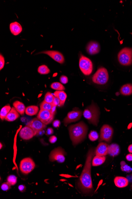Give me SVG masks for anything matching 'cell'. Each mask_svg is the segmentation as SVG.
<instances>
[{
    "label": "cell",
    "instance_id": "obj_1",
    "mask_svg": "<svg viewBox=\"0 0 132 199\" xmlns=\"http://www.w3.org/2000/svg\"><path fill=\"white\" fill-rule=\"evenodd\" d=\"M95 154V149L94 148H91L89 151L84 167L78 182L77 186L79 189L87 195H92L94 191L91 176V165Z\"/></svg>",
    "mask_w": 132,
    "mask_h": 199
},
{
    "label": "cell",
    "instance_id": "obj_2",
    "mask_svg": "<svg viewBox=\"0 0 132 199\" xmlns=\"http://www.w3.org/2000/svg\"><path fill=\"white\" fill-rule=\"evenodd\" d=\"M70 138L74 145L80 143L86 138L88 127L84 122H80L69 127Z\"/></svg>",
    "mask_w": 132,
    "mask_h": 199
},
{
    "label": "cell",
    "instance_id": "obj_3",
    "mask_svg": "<svg viewBox=\"0 0 132 199\" xmlns=\"http://www.w3.org/2000/svg\"><path fill=\"white\" fill-rule=\"evenodd\" d=\"M83 116L89 123L97 126L99 122L100 111L97 106L94 103L87 107L84 110Z\"/></svg>",
    "mask_w": 132,
    "mask_h": 199
},
{
    "label": "cell",
    "instance_id": "obj_4",
    "mask_svg": "<svg viewBox=\"0 0 132 199\" xmlns=\"http://www.w3.org/2000/svg\"><path fill=\"white\" fill-rule=\"evenodd\" d=\"M118 57L120 64L125 66L131 65L132 64V48H126L121 49Z\"/></svg>",
    "mask_w": 132,
    "mask_h": 199
},
{
    "label": "cell",
    "instance_id": "obj_5",
    "mask_svg": "<svg viewBox=\"0 0 132 199\" xmlns=\"http://www.w3.org/2000/svg\"><path fill=\"white\" fill-rule=\"evenodd\" d=\"M109 75L107 69L104 67L99 68L92 77V80L94 83L104 85L108 82Z\"/></svg>",
    "mask_w": 132,
    "mask_h": 199
},
{
    "label": "cell",
    "instance_id": "obj_6",
    "mask_svg": "<svg viewBox=\"0 0 132 199\" xmlns=\"http://www.w3.org/2000/svg\"><path fill=\"white\" fill-rule=\"evenodd\" d=\"M79 67L82 72L86 76L90 75L93 72V64L92 61L84 55L80 56Z\"/></svg>",
    "mask_w": 132,
    "mask_h": 199
},
{
    "label": "cell",
    "instance_id": "obj_7",
    "mask_svg": "<svg viewBox=\"0 0 132 199\" xmlns=\"http://www.w3.org/2000/svg\"><path fill=\"white\" fill-rule=\"evenodd\" d=\"M113 133L114 130L112 127L108 125H104L100 129L99 142L105 141V142L110 143L111 141Z\"/></svg>",
    "mask_w": 132,
    "mask_h": 199
},
{
    "label": "cell",
    "instance_id": "obj_8",
    "mask_svg": "<svg viewBox=\"0 0 132 199\" xmlns=\"http://www.w3.org/2000/svg\"><path fill=\"white\" fill-rule=\"evenodd\" d=\"M66 153L61 147L56 148L50 153V161L51 162L57 161L59 163H63L65 161V155Z\"/></svg>",
    "mask_w": 132,
    "mask_h": 199
},
{
    "label": "cell",
    "instance_id": "obj_9",
    "mask_svg": "<svg viewBox=\"0 0 132 199\" xmlns=\"http://www.w3.org/2000/svg\"><path fill=\"white\" fill-rule=\"evenodd\" d=\"M35 165L32 159L25 158L21 161L20 169L23 173L27 175L34 169Z\"/></svg>",
    "mask_w": 132,
    "mask_h": 199
},
{
    "label": "cell",
    "instance_id": "obj_10",
    "mask_svg": "<svg viewBox=\"0 0 132 199\" xmlns=\"http://www.w3.org/2000/svg\"><path fill=\"white\" fill-rule=\"evenodd\" d=\"M82 115V111L77 108H75L72 111L69 112L66 117L64 119V124H68L78 121L81 118Z\"/></svg>",
    "mask_w": 132,
    "mask_h": 199
},
{
    "label": "cell",
    "instance_id": "obj_11",
    "mask_svg": "<svg viewBox=\"0 0 132 199\" xmlns=\"http://www.w3.org/2000/svg\"><path fill=\"white\" fill-rule=\"evenodd\" d=\"M54 117V115L51 113V111L41 109L40 110L37 115V118L45 125L51 123L53 121Z\"/></svg>",
    "mask_w": 132,
    "mask_h": 199
},
{
    "label": "cell",
    "instance_id": "obj_12",
    "mask_svg": "<svg viewBox=\"0 0 132 199\" xmlns=\"http://www.w3.org/2000/svg\"><path fill=\"white\" fill-rule=\"evenodd\" d=\"M27 126L32 128L35 133L36 135L38 134L46 128V125L44 124L38 118H35L27 124Z\"/></svg>",
    "mask_w": 132,
    "mask_h": 199
},
{
    "label": "cell",
    "instance_id": "obj_13",
    "mask_svg": "<svg viewBox=\"0 0 132 199\" xmlns=\"http://www.w3.org/2000/svg\"><path fill=\"white\" fill-rule=\"evenodd\" d=\"M39 53L46 54L56 61L60 64H63L65 62V58L63 54L59 51L56 50H46L41 52Z\"/></svg>",
    "mask_w": 132,
    "mask_h": 199
},
{
    "label": "cell",
    "instance_id": "obj_14",
    "mask_svg": "<svg viewBox=\"0 0 132 199\" xmlns=\"http://www.w3.org/2000/svg\"><path fill=\"white\" fill-rule=\"evenodd\" d=\"M19 135L21 138L25 140L31 139L36 135L33 129L27 125L21 129Z\"/></svg>",
    "mask_w": 132,
    "mask_h": 199
},
{
    "label": "cell",
    "instance_id": "obj_15",
    "mask_svg": "<svg viewBox=\"0 0 132 199\" xmlns=\"http://www.w3.org/2000/svg\"><path fill=\"white\" fill-rule=\"evenodd\" d=\"M109 145L107 143L100 142L95 149V155L97 156L102 157L107 155L108 154Z\"/></svg>",
    "mask_w": 132,
    "mask_h": 199
},
{
    "label": "cell",
    "instance_id": "obj_16",
    "mask_svg": "<svg viewBox=\"0 0 132 199\" xmlns=\"http://www.w3.org/2000/svg\"><path fill=\"white\" fill-rule=\"evenodd\" d=\"M86 50L89 55H95L100 51V46L97 42H91L87 45Z\"/></svg>",
    "mask_w": 132,
    "mask_h": 199
},
{
    "label": "cell",
    "instance_id": "obj_17",
    "mask_svg": "<svg viewBox=\"0 0 132 199\" xmlns=\"http://www.w3.org/2000/svg\"><path fill=\"white\" fill-rule=\"evenodd\" d=\"M114 183L117 187L120 188H125L128 185V180L122 176H116L114 180Z\"/></svg>",
    "mask_w": 132,
    "mask_h": 199
},
{
    "label": "cell",
    "instance_id": "obj_18",
    "mask_svg": "<svg viewBox=\"0 0 132 199\" xmlns=\"http://www.w3.org/2000/svg\"><path fill=\"white\" fill-rule=\"evenodd\" d=\"M10 28L11 33L15 36L19 34L22 31V26L19 23L16 22L10 23Z\"/></svg>",
    "mask_w": 132,
    "mask_h": 199
},
{
    "label": "cell",
    "instance_id": "obj_19",
    "mask_svg": "<svg viewBox=\"0 0 132 199\" xmlns=\"http://www.w3.org/2000/svg\"><path fill=\"white\" fill-rule=\"evenodd\" d=\"M120 146L116 143H113L108 146V154L111 156L115 157L120 154Z\"/></svg>",
    "mask_w": 132,
    "mask_h": 199
},
{
    "label": "cell",
    "instance_id": "obj_20",
    "mask_svg": "<svg viewBox=\"0 0 132 199\" xmlns=\"http://www.w3.org/2000/svg\"><path fill=\"white\" fill-rule=\"evenodd\" d=\"M19 113L15 108H12L9 112L5 119L9 122H12L19 117Z\"/></svg>",
    "mask_w": 132,
    "mask_h": 199
},
{
    "label": "cell",
    "instance_id": "obj_21",
    "mask_svg": "<svg viewBox=\"0 0 132 199\" xmlns=\"http://www.w3.org/2000/svg\"><path fill=\"white\" fill-rule=\"evenodd\" d=\"M60 101V104L59 107H62L65 104L67 98V95L63 91H56L53 94Z\"/></svg>",
    "mask_w": 132,
    "mask_h": 199
},
{
    "label": "cell",
    "instance_id": "obj_22",
    "mask_svg": "<svg viewBox=\"0 0 132 199\" xmlns=\"http://www.w3.org/2000/svg\"><path fill=\"white\" fill-rule=\"evenodd\" d=\"M121 95L128 96L132 94V84L128 83L123 86L120 90Z\"/></svg>",
    "mask_w": 132,
    "mask_h": 199
},
{
    "label": "cell",
    "instance_id": "obj_23",
    "mask_svg": "<svg viewBox=\"0 0 132 199\" xmlns=\"http://www.w3.org/2000/svg\"><path fill=\"white\" fill-rule=\"evenodd\" d=\"M13 106L14 108L21 115H24L25 111L26 108L23 103L19 101H17L14 102Z\"/></svg>",
    "mask_w": 132,
    "mask_h": 199
},
{
    "label": "cell",
    "instance_id": "obj_24",
    "mask_svg": "<svg viewBox=\"0 0 132 199\" xmlns=\"http://www.w3.org/2000/svg\"><path fill=\"white\" fill-rule=\"evenodd\" d=\"M106 157L105 156H98L96 155L93 159L92 165L94 167L99 166L102 165L105 162Z\"/></svg>",
    "mask_w": 132,
    "mask_h": 199
},
{
    "label": "cell",
    "instance_id": "obj_25",
    "mask_svg": "<svg viewBox=\"0 0 132 199\" xmlns=\"http://www.w3.org/2000/svg\"><path fill=\"white\" fill-rule=\"evenodd\" d=\"M38 109V108L37 106H30L26 108L25 113L29 116H33L37 113Z\"/></svg>",
    "mask_w": 132,
    "mask_h": 199
},
{
    "label": "cell",
    "instance_id": "obj_26",
    "mask_svg": "<svg viewBox=\"0 0 132 199\" xmlns=\"http://www.w3.org/2000/svg\"><path fill=\"white\" fill-rule=\"evenodd\" d=\"M11 109V107L9 105H6L2 108L0 113V117L1 119L3 121L5 119Z\"/></svg>",
    "mask_w": 132,
    "mask_h": 199
},
{
    "label": "cell",
    "instance_id": "obj_27",
    "mask_svg": "<svg viewBox=\"0 0 132 199\" xmlns=\"http://www.w3.org/2000/svg\"><path fill=\"white\" fill-rule=\"evenodd\" d=\"M38 71L41 75H47L50 73V70L47 66L45 65H42L40 66L38 69Z\"/></svg>",
    "mask_w": 132,
    "mask_h": 199
},
{
    "label": "cell",
    "instance_id": "obj_28",
    "mask_svg": "<svg viewBox=\"0 0 132 199\" xmlns=\"http://www.w3.org/2000/svg\"><path fill=\"white\" fill-rule=\"evenodd\" d=\"M50 87L52 89L57 91H63L65 89V87L63 85V84L58 82L52 83Z\"/></svg>",
    "mask_w": 132,
    "mask_h": 199
},
{
    "label": "cell",
    "instance_id": "obj_29",
    "mask_svg": "<svg viewBox=\"0 0 132 199\" xmlns=\"http://www.w3.org/2000/svg\"><path fill=\"white\" fill-rule=\"evenodd\" d=\"M54 97L55 96L53 94L50 92H47L45 95L44 101L47 103L52 105L54 100Z\"/></svg>",
    "mask_w": 132,
    "mask_h": 199
},
{
    "label": "cell",
    "instance_id": "obj_30",
    "mask_svg": "<svg viewBox=\"0 0 132 199\" xmlns=\"http://www.w3.org/2000/svg\"><path fill=\"white\" fill-rule=\"evenodd\" d=\"M121 168L123 171L127 173H130L132 171V169L130 166H128L124 161H121Z\"/></svg>",
    "mask_w": 132,
    "mask_h": 199
},
{
    "label": "cell",
    "instance_id": "obj_31",
    "mask_svg": "<svg viewBox=\"0 0 132 199\" xmlns=\"http://www.w3.org/2000/svg\"><path fill=\"white\" fill-rule=\"evenodd\" d=\"M53 105L50 103H47V102L43 101L40 105V109L41 110H48L51 111L52 109Z\"/></svg>",
    "mask_w": 132,
    "mask_h": 199
},
{
    "label": "cell",
    "instance_id": "obj_32",
    "mask_svg": "<svg viewBox=\"0 0 132 199\" xmlns=\"http://www.w3.org/2000/svg\"><path fill=\"white\" fill-rule=\"evenodd\" d=\"M99 134L95 131H92L89 135V138L92 142L97 140L99 138Z\"/></svg>",
    "mask_w": 132,
    "mask_h": 199
},
{
    "label": "cell",
    "instance_id": "obj_33",
    "mask_svg": "<svg viewBox=\"0 0 132 199\" xmlns=\"http://www.w3.org/2000/svg\"><path fill=\"white\" fill-rule=\"evenodd\" d=\"M17 177L14 175H11L8 176L7 179V181L11 186H14L17 183Z\"/></svg>",
    "mask_w": 132,
    "mask_h": 199
},
{
    "label": "cell",
    "instance_id": "obj_34",
    "mask_svg": "<svg viewBox=\"0 0 132 199\" xmlns=\"http://www.w3.org/2000/svg\"><path fill=\"white\" fill-rule=\"evenodd\" d=\"M11 186V185L8 183V182H4L2 184L1 186V188L2 190L4 191H6L9 190L10 189Z\"/></svg>",
    "mask_w": 132,
    "mask_h": 199
},
{
    "label": "cell",
    "instance_id": "obj_35",
    "mask_svg": "<svg viewBox=\"0 0 132 199\" xmlns=\"http://www.w3.org/2000/svg\"><path fill=\"white\" fill-rule=\"evenodd\" d=\"M5 61H4V57L3 55L1 54L0 55V70H1L4 67Z\"/></svg>",
    "mask_w": 132,
    "mask_h": 199
},
{
    "label": "cell",
    "instance_id": "obj_36",
    "mask_svg": "<svg viewBox=\"0 0 132 199\" xmlns=\"http://www.w3.org/2000/svg\"><path fill=\"white\" fill-rule=\"evenodd\" d=\"M60 81L63 84H66L68 82V79L66 76L62 75L60 78Z\"/></svg>",
    "mask_w": 132,
    "mask_h": 199
},
{
    "label": "cell",
    "instance_id": "obj_37",
    "mask_svg": "<svg viewBox=\"0 0 132 199\" xmlns=\"http://www.w3.org/2000/svg\"><path fill=\"white\" fill-rule=\"evenodd\" d=\"M60 104V101L59 99L56 97L55 96L54 100L53 103L52 105L56 106H59Z\"/></svg>",
    "mask_w": 132,
    "mask_h": 199
},
{
    "label": "cell",
    "instance_id": "obj_38",
    "mask_svg": "<svg viewBox=\"0 0 132 199\" xmlns=\"http://www.w3.org/2000/svg\"><path fill=\"white\" fill-rule=\"evenodd\" d=\"M60 121L58 120H55V121H53V126L55 128H59L60 127Z\"/></svg>",
    "mask_w": 132,
    "mask_h": 199
},
{
    "label": "cell",
    "instance_id": "obj_39",
    "mask_svg": "<svg viewBox=\"0 0 132 199\" xmlns=\"http://www.w3.org/2000/svg\"><path fill=\"white\" fill-rule=\"evenodd\" d=\"M57 140V137L56 136H51L49 138V142L51 143H55Z\"/></svg>",
    "mask_w": 132,
    "mask_h": 199
},
{
    "label": "cell",
    "instance_id": "obj_40",
    "mask_svg": "<svg viewBox=\"0 0 132 199\" xmlns=\"http://www.w3.org/2000/svg\"><path fill=\"white\" fill-rule=\"evenodd\" d=\"M53 133V130L51 128H48L46 131V134L48 136L52 135Z\"/></svg>",
    "mask_w": 132,
    "mask_h": 199
},
{
    "label": "cell",
    "instance_id": "obj_41",
    "mask_svg": "<svg viewBox=\"0 0 132 199\" xmlns=\"http://www.w3.org/2000/svg\"><path fill=\"white\" fill-rule=\"evenodd\" d=\"M18 189H19L20 191L22 192H23L25 191L26 190V187L25 186L23 185H20L19 186Z\"/></svg>",
    "mask_w": 132,
    "mask_h": 199
},
{
    "label": "cell",
    "instance_id": "obj_42",
    "mask_svg": "<svg viewBox=\"0 0 132 199\" xmlns=\"http://www.w3.org/2000/svg\"><path fill=\"white\" fill-rule=\"evenodd\" d=\"M56 107L57 106H56L53 105L52 109H51V110L50 111L51 113L54 115V116H55V115L56 113Z\"/></svg>",
    "mask_w": 132,
    "mask_h": 199
},
{
    "label": "cell",
    "instance_id": "obj_43",
    "mask_svg": "<svg viewBox=\"0 0 132 199\" xmlns=\"http://www.w3.org/2000/svg\"><path fill=\"white\" fill-rule=\"evenodd\" d=\"M126 159L128 161H132V154H128L126 156Z\"/></svg>",
    "mask_w": 132,
    "mask_h": 199
},
{
    "label": "cell",
    "instance_id": "obj_44",
    "mask_svg": "<svg viewBox=\"0 0 132 199\" xmlns=\"http://www.w3.org/2000/svg\"><path fill=\"white\" fill-rule=\"evenodd\" d=\"M127 178L129 182L130 183L132 182V175H127Z\"/></svg>",
    "mask_w": 132,
    "mask_h": 199
},
{
    "label": "cell",
    "instance_id": "obj_45",
    "mask_svg": "<svg viewBox=\"0 0 132 199\" xmlns=\"http://www.w3.org/2000/svg\"><path fill=\"white\" fill-rule=\"evenodd\" d=\"M128 151L130 153L132 154V144L130 145L128 147Z\"/></svg>",
    "mask_w": 132,
    "mask_h": 199
},
{
    "label": "cell",
    "instance_id": "obj_46",
    "mask_svg": "<svg viewBox=\"0 0 132 199\" xmlns=\"http://www.w3.org/2000/svg\"><path fill=\"white\" fill-rule=\"evenodd\" d=\"M0 145H1V149L2 148V144L1 143V144H0Z\"/></svg>",
    "mask_w": 132,
    "mask_h": 199
}]
</instances>
